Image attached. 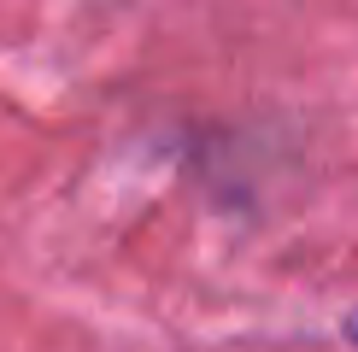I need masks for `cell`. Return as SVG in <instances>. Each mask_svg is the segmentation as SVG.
<instances>
[{
    "label": "cell",
    "mask_w": 358,
    "mask_h": 352,
    "mask_svg": "<svg viewBox=\"0 0 358 352\" xmlns=\"http://www.w3.org/2000/svg\"><path fill=\"white\" fill-rule=\"evenodd\" d=\"M352 341H358V323H352Z\"/></svg>",
    "instance_id": "6da1fadb"
}]
</instances>
